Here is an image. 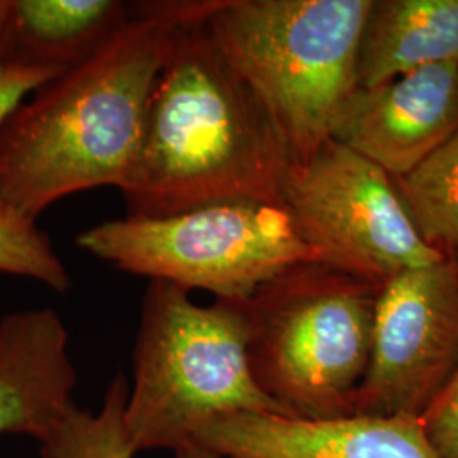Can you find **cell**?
Masks as SVG:
<instances>
[{
	"label": "cell",
	"mask_w": 458,
	"mask_h": 458,
	"mask_svg": "<svg viewBox=\"0 0 458 458\" xmlns=\"http://www.w3.org/2000/svg\"><path fill=\"white\" fill-rule=\"evenodd\" d=\"M128 380L115 374L98 412L83 411L75 404L39 443L43 458H132L131 443L124 425Z\"/></svg>",
	"instance_id": "cell-15"
},
{
	"label": "cell",
	"mask_w": 458,
	"mask_h": 458,
	"mask_svg": "<svg viewBox=\"0 0 458 458\" xmlns=\"http://www.w3.org/2000/svg\"><path fill=\"white\" fill-rule=\"evenodd\" d=\"M11 7H13V0H0V49H2V43H4V34H5V28H7Z\"/></svg>",
	"instance_id": "cell-20"
},
{
	"label": "cell",
	"mask_w": 458,
	"mask_h": 458,
	"mask_svg": "<svg viewBox=\"0 0 458 458\" xmlns=\"http://www.w3.org/2000/svg\"><path fill=\"white\" fill-rule=\"evenodd\" d=\"M394 182L426 245L443 259L458 260V130Z\"/></svg>",
	"instance_id": "cell-14"
},
{
	"label": "cell",
	"mask_w": 458,
	"mask_h": 458,
	"mask_svg": "<svg viewBox=\"0 0 458 458\" xmlns=\"http://www.w3.org/2000/svg\"><path fill=\"white\" fill-rule=\"evenodd\" d=\"M455 62L458 0H372L359 48V87Z\"/></svg>",
	"instance_id": "cell-12"
},
{
	"label": "cell",
	"mask_w": 458,
	"mask_h": 458,
	"mask_svg": "<svg viewBox=\"0 0 458 458\" xmlns=\"http://www.w3.org/2000/svg\"><path fill=\"white\" fill-rule=\"evenodd\" d=\"M0 274L36 280L64 294L72 278L48 236L36 221L0 197Z\"/></svg>",
	"instance_id": "cell-16"
},
{
	"label": "cell",
	"mask_w": 458,
	"mask_h": 458,
	"mask_svg": "<svg viewBox=\"0 0 458 458\" xmlns=\"http://www.w3.org/2000/svg\"><path fill=\"white\" fill-rule=\"evenodd\" d=\"M177 24L140 4L104 45L39 87L0 128V197L36 221L60 199L113 185L138 155L148 100Z\"/></svg>",
	"instance_id": "cell-2"
},
{
	"label": "cell",
	"mask_w": 458,
	"mask_h": 458,
	"mask_svg": "<svg viewBox=\"0 0 458 458\" xmlns=\"http://www.w3.org/2000/svg\"><path fill=\"white\" fill-rule=\"evenodd\" d=\"M458 365V265L443 259L378 287L353 414L420 420Z\"/></svg>",
	"instance_id": "cell-8"
},
{
	"label": "cell",
	"mask_w": 458,
	"mask_h": 458,
	"mask_svg": "<svg viewBox=\"0 0 458 458\" xmlns=\"http://www.w3.org/2000/svg\"><path fill=\"white\" fill-rule=\"evenodd\" d=\"M115 0H13L2 49L62 72L81 64L128 21Z\"/></svg>",
	"instance_id": "cell-13"
},
{
	"label": "cell",
	"mask_w": 458,
	"mask_h": 458,
	"mask_svg": "<svg viewBox=\"0 0 458 458\" xmlns=\"http://www.w3.org/2000/svg\"><path fill=\"white\" fill-rule=\"evenodd\" d=\"M282 202L321 263L377 287L443 260L423 242L393 177L333 140L291 165Z\"/></svg>",
	"instance_id": "cell-7"
},
{
	"label": "cell",
	"mask_w": 458,
	"mask_h": 458,
	"mask_svg": "<svg viewBox=\"0 0 458 458\" xmlns=\"http://www.w3.org/2000/svg\"><path fill=\"white\" fill-rule=\"evenodd\" d=\"M454 262H457V265H458V260H454Z\"/></svg>",
	"instance_id": "cell-21"
},
{
	"label": "cell",
	"mask_w": 458,
	"mask_h": 458,
	"mask_svg": "<svg viewBox=\"0 0 458 458\" xmlns=\"http://www.w3.org/2000/svg\"><path fill=\"white\" fill-rule=\"evenodd\" d=\"M194 442L231 458H437L416 418H301L240 412L213 420Z\"/></svg>",
	"instance_id": "cell-10"
},
{
	"label": "cell",
	"mask_w": 458,
	"mask_h": 458,
	"mask_svg": "<svg viewBox=\"0 0 458 458\" xmlns=\"http://www.w3.org/2000/svg\"><path fill=\"white\" fill-rule=\"evenodd\" d=\"M458 130V62L357 87L335 119L333 141L393 179L404 177Z\"/></svg>",
	"instance_id": "cell-9"
},
{
	"label": "cell",
	"mask_w": 458,
	"mask_h": 458,
	"mask_svg": "<svg viewBox=\"0 0 458 458\" xmlns=\"http://www.w3.org/2000/svg\"><path fill=\"white\" fill-rule=\"evenodd\" d=\"M372 0H217L209 36L276 126L293 164L331 138L359 87L361 31Z\"/></svg>",
	"instance_id": "cell-3"
},
{
	"label": "cell",
	"mask_w": 458,
	"mask_h": 458,
	"mask_svg": "<svg viewBox=\"0 0 458 458\" xmlns=\"http://www.w3.org/2000/svg\"><path fill=\"white\" fill-rule=\"evenodd\" d=\"M175 458H231L228 455H223L219 452H216L213 448L200 445V443L192 442L185 446L179 448L175 452Z\"/></svg>",
	"instance_id": "cell-19"
},
{
	"label": "cell",
	"mask_w": 458,
	"mask_h": 458,
	"mask_svg": "<svg viewBox=\"0 0 458 458\" xmlns=\"http://www.w3.org/2000/svg\"><path fill=\"white\" fill-rule=\"evenodd\" d=\"M60 73L58 68L34 65L0 49V128L26 98Z\"/></svg>",
	"instance_id": "cell-18"
},
{
	"label": "cell",
	"mask_w": 458,
	"mask_h": 458,
	"mask_svg": "<svg viewBox=\"0 0 458 458\" xmlns=\"http://www.w3.org/2000/svg\"><path fill=\"white\" fill-rule=\"evenodd\" d=\"M75 387L68 329L58 312L36 308L0 319V437L45 442L75 406Z\"/></svg>",
	"instance_id": "cell-11"
},
{
	"label": "cell",
	"mask_w": 458,
	"mask_h": 458,
	"mask_svg": "<svg viewBox=\"0 0 458 458\" xmlns=\"http://www.w3.org/2000/svg\"><path fill=\"white\" fill-rule=\"evenodd\" d=\"M208 2H185L153 92L131 174L128 217L229 202H282L293 165L259 100L216 48Z\"/></svg>",
	"instance_id": "cell-1"
},
{
	"label": "cell",
	"mask_w": 458,
	"mask_h": 458,
	"mask_svg": "<svg viewBox=\"0 0 458 458\" xmlns=\"http://www.w3.org/2000/svg\"><path fill=\"white\" fill-rule=\"evenodd\" d=\"M132 359L124 425L134 454L177 452L229 414L291 416L253 376L245 301L199 306L189 291L149 280Z\"/></svg>",
	"instance_id": "cell-4"
},
{
	"label": "cell",
	"mask_w": 458,
	"mask_h": 458,
	"mask_svg": "<svg viewBox=\"0 0 458 458\" xmlns=\"http://www.w3.org/2000/svg\"><path fill=\"white\" fill-rule=\"evenodd\" d=\"M378 287L299 263L245 301L248 357L263 393L291 416L353 414L367 372Z\"/></svg>",
	"instance_id": "cell-5"
},
{
	"label": "cell",
	"mask_w": 458,
	"mask_h": 458,
	"mask_svg": "<svg viewBox=\"0 0 458 458\" xmlns=\"http://www.w3.org/2000/svg\"><path fill=\"white\" fill-rule=\"evenodd\" d=\"M420 423L437 458H458V365Z\"/></svg>",
	"instance_id": "cell-17"
},
{
	"label": "cell",
	"mask_w": 458,
	"mask_h": 458,
	"mask_svg": "<svg viewBox=\"0 0 458 458\" xmlns=\"http://www.w3.org/2000/svg\"><path fill=\"white\" fill-rule=\"evenodd\" d=\"M77 246L128 274L223 301H248L299 263L319 262L284 202H229L165 217H121Z\"/></svg>",
	"instance_id": "cell-6"
}]
</instances>
